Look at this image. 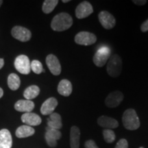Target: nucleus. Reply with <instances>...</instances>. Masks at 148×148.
Wrapping results in <instances>:
<instances>
[{
	"label": "nucleus",
	"instance_id": "6e6552de",
	"mask_svg": "<svg viewBox=\"0 0 148 148\" xmlns=\"http://www.w3.org/2000/svg\"><path fill=\"white\" fill-rule=\"evenodd\" d=\"M98 18H99V21L106 29H110L115 26L116 25V19L114 16L108 11L103 10L101 11L98 14Z\"/></svg>",
	"mask_w": 148,
	"mask_h": 148
},
{
	"label": "nucleus",
	"instance_id": "f8f14e48",
	"mask_svg": "<svg viewBox=\"0 0 148 148\" xmlns=\"http://www.w3.org/2000/svg\"><path fill=\"white\" fill-rule=\"evenodd\" d=\"M46 64L51 73L54 75H58L61 73L60 61L56 56L49 54L46 58Z\"/></svg>",
	"mask_w": 148,
	"mask_h": 148
},
{
	"label": "nucleus",
	"instance_id": "c85d7f7f",
	"mask_svg": "<svg viewBox=\"0 0 148 148\" xmlns=\"http://www.w3.org/2000/svg\"><path fill=\"white\" fill-rule=\"evenodd\" d=\"M140 30L143 32H146L148 31V19L146 20L142 23L141 26H140Z\"/></svg>",
	"mask_w": 148,
	"mask_h": 148
},
{
	"label": "nucleus",
	"instance_id": "4468645a",
	"mask_svg": "<svg viewBox=\"0 0 148 148\" xmlns=\"http://www.w3.org/2000/svg\"><path fill=\"white\" fill-rule=\"evenodd\" d=\"M21 121L29 126H36L42 122L41 118L37 114L33 112H26L21 116Z\"/></svg>",
	"mask_w": 148,
	"mask_h": 148
},
{
	"label": "nucleus",
	"instance_id": "f257e3e1",
	"mask_svg": "<svg viewBox=\"0 0 148 148\" xmlns=\"http://www.w3.org/2000/svg\"><path fill=\"white\" fill-rule=\"evenodd\" d=\"M73 21L71 16L66 12H61L56 14L51 22V27L56 32H62L69 29L73 25Z\"/></svg>",
	"mask_w": 148,
	"mask_h": 148
},
{
	"label": "nucleus",
	"instance_id": "6ab92c4d",
	"mask_svg": "<svg viewBox=\"0 0 148 148\" xmlns=\"http://www.w3.org/2000/svg\"><path fill=\"white\" fill-rule=\"evenodd\" d=\"M58 92L60 95L68 97L72 92V84L68 79H63L59 82L58 86Z\"/></svg>",
	"mask_w": 148,
	"mask_h": 148
},
{
	"label": "nucleus",
	"instance_id": "f03ea898",
	"mask_svg": "<svg viewBox=\"0 0 148 148\" xmlns=\"http://www.w3.org/2000/svg\"><path fill=\"white\" fill-rule=\"evenodd\" d=\"M123 126L129 130H135L140 127L139 118L136 111L132 108L127 109L123 112L122 116Z\"/></svg>",
	"mask_w": 148,
	"mask_h": 148
},
{
	"label": "nucleus",
	"instance_id": "39448f33",
	"mask_svg": "<svg viewBox=\"0 0 148 148\" xmlns=\"http://www.w3.org/2000/svg\"><path fill=\"white\" fill-rule=\"evenodd\" d=\"M110 57V49L107 47L99 48L93 56V62L97 66H104Z\"/></svg>",
	"mask_w": 148,
	"mask_h": 148
},
{
	"label": "nucleus",
	"instance_id": "9b49d317",
	"mask_svg": "<svg viewBox=\"0 0 148 148\" xmlns=\"http://www.w3.org/2000/svg\"><path fill=\"white\" fill-rule=\"evenodd\" d=\"M62 134L58 130L50 128L47 127L46 128L45 138L47 145L51 147H55L57 145V140L60 139Z\"/></svg>",
	"mask_w": 148,
	"mask_h": 148
},
{
	"label": "nucleus",
	"instance_id": "bb28decb",
	"mask_svg": "<svg viewBox=\"0 0 148 148\" xmlns=\"http://www.w3.org/2000/svg\"><path fill=\"white\" fill-rule=\"evenodd\" d=\"M114 148H128V143L125 138H121L117 142Z\"/></svg>",
	"mask_w": 148,
	"mask_h": 148
},
{
	"label": "nucleus",
	"instance_id": "5701e85b",
	"mask_svg": "<svg viewBox=\"0 0 148 148\" xmlns=\"http://www.w3.org/2000/svg\"><path fill=\"white\" fill-rule=\"evenodd\" d=\"M21 80L19 77L15 73H11L8 77V87L12 90H16L19 88Z\"/></svg>",
	"mask_w": 148,
	"mask_h": 148
},
{
	"label": "nucleus",
	"instance_id": "b1692460",
	"mask_svg": "<svg viewBox=\"0 0 148 148\" xmlns=\"http://www.w3.org/2000/svg\"><path fill=\"white\" fill-rule=\"evenodd\" d=\"M58 3V0H45L42 3V10L45 14H49L54 10Z\"/></svg>",
	"mask_w": 148,
	"mask_h": 148
},
{
	"label": "nucleus",
	"instance_id": "72a5a7b5",
	"mask_svg": "<svg viewBox=\"0 0 148 148\" xmlns=\"http://www.w3.org/2000/svg\"><path fill=\"white\" fill-rule=\"evenodd\" d=\"M3 3V1H1V0H0V6H1V4H2Z\"/></svg>",
	"mask_w": 148,
	"mask_h": 148
},
{
	"label": "nucleus",
	"instance_id": "2f4dec72",
	"mask_svg": "<svg viewBox=\"0 0 148 148\" xmlns=\"http://www.w3.org/2000/svg\"><path fill=\"white\" fill-rule=\"evenodd\" d=\"M3 95V90L1 88H0V98L2 97V96Z\"/></svg>",
	"mask_w": 148,
	"mask_h": 148
},
{
	"label": "nucleus",
	"instance_id": "412c9836",
	"mask_svg": "<svg viewBox=\"0 0 148 148\" xmlns=\"http://www.w3.org/2000/svg\"><path fill=\"white\" fill-rule=\"evenodd\" d=\"M34 133L35 130L32 127L29 126V125H23L18 127V128L16 129L15 134L16 137L22 138L32 136Z\"/></svg>",
	"mask_w": 148,
	"mask_h": 148
},
{
	"label": "nucleus",
	"instance_id": "aec40b11",
	"mask_svg": "<svg viewBox=\"0 0 148 148\" xmlns=\"http://www.w3.org/2000/svg\"><path fill=\"white\" fill-rule=\"evenodd\" d=\"M80 131L77 126H72L70 131V146L71 148H79Z\"/></svg>",
	"mask_w": 148,
	"mask_h": 148
},
{
	"label": "nucleus",
	"instance_id": "20e7f679",
	"mask_svg": "<svg viewBox=\"0 0 148 148\" xmlns=\"http://www.w3.org/2000/svg\"><path fill=\"white\" fill-rule=\"evenodd\" d=\"M28 57L25 55H20L14 60V66L17 71L24 75L30 73L31 66Z\"/></svg>",
	"mask_w": 148,
	"mask_h": 148
},
{
	"label": "nucleus",
	"instance_id": "2eb2a0df",
	"mask_svg": "<svg viewBox=\"0 0 148 148\" xmlns=\"http://www.w3.org/2000/svg\"><path fill=\"white\" fill-rule=\"evenodd\" d=\"M34 103L31 100L21 99L16 101L14 104V108L18 112H31L34 108Z\"/></svg>",
	"mask_w": 148,
	"mask_h": 148
},
{
	"label": "nucleus",
	"instance_id": "a878e982",
	"mask_svg": "<svg viewBox=\"0 0 148 148\" xmlns=\"http://www.w3.org/2000/svg\"><path fill=\"white\" fill-rule=\"evenodd\" d=\"M30 66L31 70H32V71L36 74H40L44 71L42 63L37 60H33L30 63Z\"/></svg>",
	"mask_w": 148,
	"mask_h": 148
},
{
	"label": "nucleus",
	"instance_id": "f704fd0d",
	"mask_svg": "<svg viewBox=\"0 0 148 148\" xmlns=\"http://www.w3.org/2000/svg\"><path fill=\"white\" fill-rule=\"evenodd\" d=\"M139 148H144L143 147H139Z\"/></svg>",
	"mask_w": 148,
	"mask_h": 148
},
{
	"label": "nucleus",
	"instance_id": "dca6fc26",
	"mask_svg": "<svg viewBox=\"0 0 148 148\" xmlns=\"http://www.w3.org/2000/svg\"><path fill=\"white\" fill-rule=\"evenodd\" d=\"M97 123L99 126L109 130L116 128L119 126V123L116 119L108 116H101L98 118Z\"/></svg>",
	"mask_w": 148,
	"mask_h": 148
},
{
	"label": "nucleus",
	"instance_id": "7ed1b4c3",
	"mask_svg": "<svg viewBox=\"0 0 148 148\" xmlns=\"http://www.w3.org/2000/svg\"><path fill=\"white\" fill-rule=\"evenodd\" d=\"M107 72L112 77H118L122 71V60L117 54H114L110 57L107 64Z\"/></svg>",
	"mask_w": 148,
	"mask_h": 148
},
{
	"label": "nucleus",
	"instance_id": "7c9ffc66",
	"mask_svg": "<svg viewBox=\"0 0 148 148\" xmlns=\"http://www.w3.org/2000/svg\"><path fill=\"white\" fill-rule=\"evenodd\" d=\"M4 65V60L3 58H0V69Z\"/></svg>",
	"mask_w": 148,
	"mask_h": 148
},
{
	"label": "nucleus",
	"instance_id": "c756f323",
	"mask_svg": "<svg viewBox=\"0 0 148 148\" xmlns=\"http://www.w3.org/2000/svg\"><path fill=\"white\" fill-rule=\"evenodd\" d=\"M132 2L136 5H143L147 3V1L146 0H134V1H132Z\"/></svg>",
	"mask_w": 148,
	"mask_h": 148
},
{
	"label": "nucleus",
	"instance_id": "393cba45",
	"mask_svg": "<svg viewBox=\"0 0 148 148\" xmlns=\"http://www.w3.org/2000/svg\"><path fill=\"white\" fill-rule=\"evenodd\" d=\"M103 138H104L105 141L108 143H111L114 142L115 140V134L112 130L109 129H105L103 131Z\"/></svg>",
	"mask_w": 148,
	"mask_h": 148
},
{
	"label": "nucleus",
	"instance_id": "a211bd4d",
	"mask_svg": "<svg viewBox=\"0 0 148 148\" xmlns=\"http://www.w3.org/2000/svg\"><path fill=\"white\" fill-rule=\"evenodd\" d=\"M47 125L50 128L59 130L62 128V118L58 113L53 112L49 115V117L47 119Z\"/></svg>",
	"mask_w": 148,
	"mask_h": 148
},
{
	"label": "nucleus",
	"instance_id": "1a4fd4ad",
	"mask_svg": "<svg viewBox=\"0 0 148 148\" xmlns=\"http://www.w3.org/2000/svg\"><path fill=\"white\" fill-rule=\"evenodd\" d=\"M93 12V8L90 3L87 1L81 2L75 9V16L79 19L86 18Z\"/></svg>",
	"mask_w": 148,
	"mask_h": 148
},
{
	"label": "nucleus",
	"instance_id": "4be33fe9",
	"mask_svg": "<svg viewBox=\"0 0 148 148\" xmlns=\"http://www.w3.org/2000/svg\"><path fill=\"white\" fill-rule=\"evenodd\" d=\"M40 93V88L36 85H32L27 87L23 92V96L27 100L34 99Z\"/></svg>",
	"mask_w": 148,
	"mask_h": 148
},
{
	"label": "nucleus",
	"instance_id": "0eeeda50",
	"mask_svg": "<svg viewBox=\"0 0 148 148\" xmlns=\"http://www.w3.org/2000/svg\"><path fill=\"white\" fill-rule=\"evenodd\" d=\"M11 34L14 38L21 42L28 41L32 37V33L28 29L19 25L14 26L11 30Z\"/></svg>",
	"mask_w": 148,
	"mask_h": 148
},
{
	"label": "nucleus",
	"instance_id": "423d86ee",
	"mask_svg": "<svg viewBox=\"0 0 148 148\" xmlns=\"http://www.w3.org/2000/svg\"><path fill=\"white\" fill-rule=\"evenodd\" d=\"M97 41V37L91 32L83 31L75 35V42L81 45H91Z\"/></svg>",
	"mask_w": 148,
	"mask_h": 148
},
{
	"label": "nucleus",
	"instance_id": "473e14b6",
	"mask_svg": "<svg viewBox=\"0 0 148 148\" xmlns=\"http://www.w3.org/2000/svg\"><path fill=\"white\" fill-rule=\"evenodd\" d=\"M70 0H62V2L63 3H67V2H69Z\"/></svg>",
	"mask_w": 148,
	"mask_h": 148
},
{
	"label": "nucleus",
	"instance_id": "9d476101",
	"mask_svg": "<svg viewBox=\"0 0 148 148\" xmlns=\"http://www.w3.org/2000/svg\"><path fill=\"white\" fill-rule=\"evenodd\" d=\"M123 99V94L119 90L110 92L105 99V104L108 108H116Z\"/></svg>",
	"mask_w": 148,
	"mask_h": 148
},
{
	"label": "nucleus",
	"instance_id": "f3484780",
	"mask_svg": "<svg viewBox=\"0 0 148 148\" xmlns=\"http://www.w3.org/2000/svg\"><path fill=\"white\" fill-rule=\"evenodd\" d=\"M12 145V136L7 129L0 130V148H11Z\"/></svg>",
	"mask_w": 148,
	"mask_h": 148
},
{
	"label": "nucleus",
	"instance_id": "cd10ccee",
	"mask_svg": "<svg viewBox=\"0 0 148 148\" xmlns=\"http://www.w3.org/2000/svg\"><path fill=\"white\" fill-rule=\"evenodd\" d=\"M84 146L85 148H99L98 146L96 145L95 141L92 140H88L87 141H86Z\"/></svg>",
	"mask_w": 148,
	"mask_h": 148
},
{
	"label": "nucleus",
	"instance_id": "ddd939ff",
	"mask_svg": "<svg viewBox=\"0 0 148 148\" xmlns=\"http://www.w3.org/2000/svg\"><path fill=\"white\" fill-rule=\"evenodd\" d=\"M58 100L55 97H49L44 101L40 108V112L43 115H50L58 106Z\"/></svg>",
	"mask_w": 148,
	"mask_h": 148
}]
</instances>
